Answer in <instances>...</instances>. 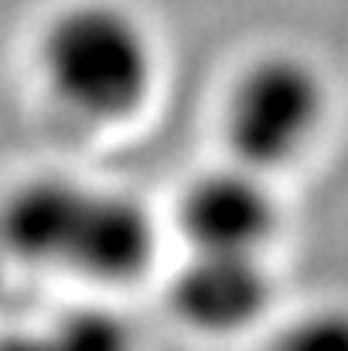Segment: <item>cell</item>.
Segmentation results:
<instances>
[{
    "mask_svg": "<svg viewBox=\"0 0 348 351\" xmlns=\"http://www.w3.org/2000/svg\"><path fill=\"white\" fill-rule=\"evenodd\" d=\"M41 72L62 106L86 119H119L150 93L154 51L130 10L79 0L41 34Z\"/></svg>",
    "mask_w": 348,
    "mask_h": 351,
    "instance_id": "obj_1",
    "label": "cell"
},
{
    "mask_svg": "<svg viewBox=\"0 0 348 351\" xmlns=\"http://www.w3.org/2000/svg\"><path fill=\"white\" fill-rule=\"evenodd\" d=\"M325 113V86L311 65L290 55L256 62L229 103V143L253 171L277 167L314 136Z\"/></svg>",
    "mask_w": 348,
    "mask_h": 351,
    "instance_id": "obj_2",
    "label": "cell"
},
{
    "mask_svg": "<svg viewBox=\"0 0 348 351\" xmlns=\"http://www.w3.org/2000/svg\"><path fill=\"white\" fill-rule=\"evenodd\" d=\"M174 314L209 335L253 324L270 304V276L256 252H198L171 287Z\"/></svg>",
    "mask_w": 348,
    "mask_h": 351,
    "instance_id": "obj_3",
    "label": "cell"
},
{
    "mask_svg": "<svg viewBox=\"0 0 348 351\" xmlns=\"http://www.w3.org/2000/svg\"><path fill=\"white\" fill-rule=\"evenodd\" d=\"M181 226L198 252H259L277 205L253 167L198 178L181 202Z\"/></svg>",
    "mask_w": 348,
    "mask_h": 351,
    "instance_id": "obj_4",
    "label": "cell"
},
{
    "mask_svg": "<svg viewBox=\"0 0 348 351\" xmlns=\"http://www.w3.org/2000/svg\"><path fill=\"white\" fill-rule=\"evenodd\" d=\"M154 256L147 212L123 195L82 191L62 259L100 280H130Z\"/></svg>",
    "mask_w": 348,
    "mask_h": 351,
    "instance_id": "obj_5",
    "label": "cell"
},
{
    "mask_svg": "<svg viewBox=\"0 0 348 351\" xmlns=\"http://www.w3.org/2000/svg\"><path fill=\"white\" fill-rule=\"evenodd\" d=\"M82 191L86 188L69 181H38L24 188L7 212V235L14 245L41 259H62Z\"/></svg>",
    "mask_w": 348,
    "mask_h": 351,
    "instance_id": "obj_6",
    "label": "cell"
},
{
    "mask_svg": "<svg viewBox=\"0 0 348 351\" xmlns=\"http://www.w3.org/2000/svg\"><path fill=\"white\" fill-rule=\"evenodd\" d=\"M273 351H348V311L325 307L297 317L280 331Z\"/></svg>",
    "mask_w": 348,
    "mask_h": 351,
    "instance_id": "obj_7",
    "label": "cell"
},
{
    "mask_svg": "<svg viewBox=\"0 0 348 351\" xmlns=\"http://www.w3.org/2000/svg\"><path fill=\"white\" fill-rule=\"evenodd\" d=\"M69 351H126L130 341L123 335V328L110 317H89L79 321L69 335Z\"/></svg>",
    "mask_w": 348,
    "mask_h": 351,
    "instance_id": "obj_8",
    "label": "cell"
}]
</instances>
